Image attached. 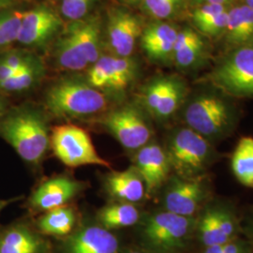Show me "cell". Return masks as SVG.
<instances>
[{"instance_id": "ffe728a7", "label": "cell", "mask_w": 253, "mask_h": 253, "mask_svg": "<svg viewBox=\"0 0 253 253\" xmlns=\"http://www.w3.org/2000/svg\"><path fill=\"white\" fill-rule=\"evenodd\" d=\"M225 43L232 50L253 44V10L243 2L229 8L226 30L223 34Z\"/></svg>"}, {"instance_id": "b9f144b4", "label": "cell", "mask_w": 253, "mask_h": 253, "mask_svg": "<svg viewBox=\"0 0 253 253\" xmlns=\"http://www.w3.org/2000/svg\"><path fill=\"white\" fill-rule=\"evenodd\" d=\"M146 253L144 251H136V250H129V251H126L125 253Z\"/></svg>"}, {"instance_id": "484cf974", "label": "cell", "mask_w": 253, "mask_h": 253, "mask_svg": "<svg viewBox=\"0 0 253 253\" xmlns=\"http://www.w3.org/2000/svg\"><path fill=\"white\" fill-rule=\"evenodd\" d=\"M44 68L40 59L35 57L30 63L20 69L8 81L0 84V92L4 95L20 94L33 88L42 80Z\"/></svg>"}, {"instance_id": "74e56055", "label": "cell", "mask_w": 253, "mask_h": 253, "mask_svg": "<svg viewBox=\"0 0 253 253\" xmlns=\"http://www.w3.org/2000/svg\"><path fill=\"white\" fill-rule=\"evenodd\" d=\"M16 5V0H0V11L5 9L14 8Z\"/></svg>"}, {"instance_id": "9a60e30c", "label": "cell", "mask_w": 253, "mask_h": 253, "mask_svg": "<svg viewBox=\"0 0 253 253\" xmlns=\"http://www.w3.org/2000/svg\"><path fill=\"white\" fill-rule=\"evenodd\" d=\"M208 57V45L205 36L191 27L179 29L173 48L172 63L183 73L197 71Z\"/></svg>"}, {"instance_id": "ab89813d", "label": "cell", "mask_w": 253, "mask_h": 253, "mask_svg": "<svg viewBox=\"0 0 253 253\" xmlns=\"http://www.w3.org/2000/svg\"><path fill=\"white\" fill-rule=\"evenodd\" d=\"M10 203L9 200H0V213L2 212V210L6 208L8 205Z\"/></svg>"}, {"instance_id": "4316f807", "label": "cell", "mask_w": 253, "mask_h": 253, "mask_svg": "<svg viewBox=\"0 0 253 253\" xmlns=\"http://www.w3.org/2000/svg\"><path fill=\"white\" fill-rule=\"evenodd\" d=\"M231 168L239 183L253 190V138L239 140L232 155Z\"/></svg>"}, {"instance_id": "52a82bcc", "label": "cell", "mask_w": 253, "mask_h": 253, "mask_svg": "<svg viewBox=\"0 0 253 253\" xmlns=\"http://www.w3.org/2000/svg\"><path fill=\"white\" fill-rule=\"evenodd\" d=\"M50 145L54 156L68 167L84 165L110 167V163L97 152L87 131L76 125L54 126L50 135Z\"/></svg>"}, {"instance_id": "2e32d148", "label": "cell", "mask_w": 253, "mask_h": 253, "mask_svg": "<svg viewBox=\"0 0 253 253\" xmlns=\"http://www.w3.org/2000/svg\"><path fill=\"white\" fill-rule=\"evenodd\" d=\"M178 32V27L164 21H157L144 27L140 39L147 57L155 63H172L173 48Z\"/></svg>"}, {"instance_id": "e575fe53", "label": "cell", "mask_w": 253, "mask_h": 253, "mask_svg": "<svg viewBox=\"0 0 253 253\" xmlns=\"http://www.w3.org/2000/svg\"><path fill=\"white\" fill-rule=\"evenodd\" d=\"M242 232L247 236V240L252 246L253 250V208L249 211L245 223L242 225Z\"/></svg>"}, {"instance_id": "3957f363", "label": "cell", "mask_w": 253, "mask_h": 253, "mask_svg": "<svg viewBox=\"0 0 253 253\" xmlns=\"http://www.w3.org/2000/svg\"><path fill=\"white\" fill-rule=\"evenodd\" d=\"M139 223V240L146 253H182L195 237L196 217L164 209L142 217Z\"/></svg>"}, {"instance_id": "ac0fdd59", "label": "cell", "mask_w": 253, "mask_h": 253, "mask_svg": "<svg viewBox=\"0 0 253 253\" xmlns=\"http://www.w3.org/2000/svg\"><path fill=\"white\" fill-rule=\"evenodd\" d=\"M119 241L99 225L83 227L69 237L66 253H118Z\"/></svg>"}, {"instance_id": "83f0119b", "label": "cell", "mask_w": 253, "mask_h": 253, "mask_svg": "<svg viewBox=\"0 0 253 253\" xmlns=\"http://www.w3.org/2000/svg\"><path fill=\"white\" fill-rule=\"evenodd\" d=\"M75 224V214L71 208H61L47 211L38 220V228L48 235L64 236L73 231Z\"/></svg>"}, {"instance_id": "e0dca14e", "label": "cell", "mask_w": 253, "mask_h": 253, "mask_svg": "<svg viewBox=\"0 0 253 253\" xmlns=\"http://www.w3.org/2000/svg\"><path fill=\"white\" fill-rule=\"evenodd\" d=\"M82 183L67 176H57L42 183L30 197V206L39 211L64 207L82 190Z\"/></svg>"}, {"instance_id": "603a6c76", "label": "cell", "mask_w": 253, "mask_h": 253, "mask_svg": "<svg viewBox=\"0 0 253 253\" xmlns=\"http://www.w3.org/2000/svg\"><path fill=\"white\" fill-rule=\"evenodd\" d=\"M195 238L203 249L229 241L218 225L215 201L210 200L196 216Z\"/></svg>"}, {"instance_id": "d4e9b609", "label": "cell", "mask_w": 253, "mask_h": 253, "mask_svg": "<svg viewBox=\"0 0 253 253\" xmlns=\"http://www.w3.org/2000/svg\"><path fill=\"white\" fill-rule=\"evenodd\" d=\"M54 58L57 66L70 72H80L89 66L74 42L72 34L66 28L55 42Z\"/></svg>"}, {"instance_id": "7402d4cb", "label": "cell", "mask_w": 253, "mask_h": 253, "mask_svg": "<svg viewBox=\"0 0 253 253\" xmlns=\"http://www.w3.org/2000/svg\"><path fill=\"white\" fill-rule=\"evenodd\" d=\"M43 240L25 225L10 226L0 233V253H43Z\"/></svg>"}, {"instance_id": "d6a6232c", "label": "cell", "mask_w": 253, "mask_h": 253, "mask_svg": "<svg viewBox=\"0 0 253 253\" xmlns=\"http://www.w3.org/2000/svg\"><path fill=\"white\" fill-rule=\"evenodd\" d=\"M230 7L224 5L217 4H201L193 6V9L190 11V20L193 26H197L201 23H204L209 19L214 18L218 14L228 10Z\"/></svg>"}, {"instance_id": "7a4b0ae2", "label": "cell", "mask_w": 253, "mask_h": 253, "mask_svg": "<svg viewBox=\"0 0 253 253\" xmlns=\"http://www.w3.org/2000/svg\"><path fill=\"white\" fill-rule=\"evenodd\" d=\"M0 137L28 163L41 162L50 145L45 118L28 105L8 110L0 119Z\"/></svg>"}, {"instance_id": "4dcf8cb0", "label": "cell", "mask_w": 253, "mask_h": 253, "mask_svg": "<svg viewBox=\"0 0 253 253\" xmlns=\"http://www.w3.org/2000/svg\"><path fill=\"white\" fill-rule=\"evenodd\" d=\"M97 0H60V12L71 22L86 18Z\"/></svg>"}, {"instance_id": "4fadbf2b", "label": "cell", "mask_w": 253, "mask_h": 253, "mask_svg": "<svg viewBox=\"0 0 253 253\" xmlns=\"http://www.w3.org/2000/svg\"><path fill=\"white\" fill-rule=\"evenodd\" d=\"M62 27L58 14L46 6H38L24 11L19 33L20 45L42 47L56 36Z\"/></svg>"}, {"instance_id": "f546056e", "label": "cell", "mask_w": 253, "mask_h": 253, "mask_svg": "<svg viewBox=\"0 0 253 253\" xmlns=\"http://www.w3.org/2000/svg\"><path fill=\"white\" fill-rule=\"evenodd\" d=\"M188 0H145L142 9L157 21H166L176 16Z\"/></svg>"}, {"instance_id": "ba28073f", "label": "cell", "mask_w": 253, "mask_h": 253, "mask_svg": "<svg viewBox=\"0 0 253 253\" xmlns=\"http://www.w3.org/2000/svg\"><path fill=\"white\" fill-rule=\"evenodd\" d=\"M211 198L208 174L195 178L172 175L164 185L163 209L183 217H196Z\"/></svg>"}, {"instance_id": "8fae6325", "label": "cell", "mask_w": 253, "mask_h": 253, "mask_svg": "<svg viewBox=\"0 0 253 253\" xmlns=\"http://www.w3.org/2000/svg\"><path fill=\"white\" fill-rule=\"evenodd\" d=\"M139 66L135 59L118 57L116 55H101L91 65L87 81L92 86L101 91L120 94L126 91L135 81Z\"/></svg>"}, {"instance_id": "cb8c5ba5", "label": "cell", "mask_w": 253, "mask_h": 253, "mask_svg": "<svg viewBox=\"0 0 253 253\" xmlns=\"http://www.w3.org/2000/svg\"><path fill=\"white\" fill-rule=\"evenodd\" d=\"M141 212L134 204L121 202L100 209L98 214L100 226L111 231L133 226L140 222Z\"/></svg>"}, {"instance_id": "836d02e7", "label": "cell", "mask_w": 253, "mask_h": 253, "mask_svg": "<svg viewBox=\"0 0 253 253\" xmlns=\"http://www.w3.org/2000/svg\"><path fill=\"white\" fill-rule=\"evenodd\" d=\"M201 253H253V250L247 239L237 237L223 244L204 248Z\"/></svg>"}, {"instance_id": "8992f818", "label": "cell", "mask_w": 253, "mask_h": 253, "mask_svg": "<svg viewBox=\"0 0 253 253\" xmlns=\"http://www.w3.org/2000/svg\"><path fill=\"white\" fill-rule=\"evenodd\" d=\"M206 80L231 98L253 99V44L233 49Z\"/></svg>"}, {"instance_id": "1f68e13d", "label": "cell", "mask_w": 253, "mask_h": 253, "mask_svg": "<svg viewBox=\"0 0 253 253\" xmlns=\"http://www.w3.org/2000/svg\"><path fill=\"white\" fill-rule=\"evenodd\" d=\"M228 11L229 9L215 16L214 18L209 19L208 21L195 26V30H197L200 34L205 37L215 38L223 36L228 23Z\"/></svg>"}, {"instance_id": "30bf717a", "label": "cell", "mask_w": 253, "mask_h": 253, "mask_svg": "<svg viewBox=\"0 0 253 253\" xmlns=\"http://www.w3.org/2000/svg\"><path fill=\"white\" fill-rule=\"evenodd\" d=\"M102 124L118 143L129 151H137L152 138V127L144 110L135 104H126L110 112Z\"/></svg>"}, {"instance_id": "277c9868", "label": "cell", "mask_w": 253, "mask_h": 253, "mask_svg": "<svg viewBox=\"0 0 253 253\" xmlns=\"http://www.w3.org/2000/svg\"><path fill=\"white\" fill-rule=\"evenodd\" d=\"M164 149L172 171L185 178L208 174L220 157L215 145L187 126L172 130Z\"/></svg>"}, {"instance_id": "9c48e42d", "label": "cell", "mask_w": 253, "mask_h": 253, "mask_svg": "<svg viewBox=\"0 0 253 253\" xmlns=\"http://www.w3.org/2000/svg\"><path fill=\"white\" fill-rule=\"evenodd\" d=\"M188 86L177 76L162 75L147 82L140 91V104L152 118L167 120L182 107L188 96Z\"/></svg>"}, {"instance_id": "60d3db41", "label": "cell", "mask_w": 253, "mask_h": 253, "mask_svg": "<svg viewBox=\"0 0 253 253\" xmlns=\"http://www.w3.org/2000/svg\"><path fill=\"white\" fill-rule=\"evenodd\" d=\"M243 3L253 10V0H243Z\"/></svg>"}, {"instance_id": "d590c367", "label": "cell", "mask_w": 253, "mask_h": 253, "mask_svg": "<svg viewBox=\"0 0 253 253\" xmlns=\"http://www.w3.org/2000/svg\"><path fill=\"white\" fill-rule=\"evenodd\" d=\"M236 0H191L193 6L201 5V4H217V5H224L231 7L234 5Z\"/></svg>"}, {"instance_id": "5bb4252c", "label": "cell", "mask_w": 253, "mask_h": 253, "mask_svg": "<svg viewBox=\"0 0 253 253\" xmlns=\"http://www.w3.org/2000/svg\"><path fill=\"white\" fill-rule=\"evenodd\" d=\"M133 166L145 182L146 195H153L163 188L172 171L164 147L149 142L137 150Z\"/></svg>"}, {"instance_id": "f35d334b", "label": "cell", "mask_w": 253, "mask_h": 253, "mask_svg": "<svg viewBox=\"0 0 253 253\" xmlns=\"http://www.w3.org/2000/svg\"><path fill=\"white\" fill-rule=\"evenodd\" d=\"M123 1L127 4H130V5H137V4L142 5L145 2V0H123Z\"/></svg>"}, {"instance_id": "6da1fadb", "label": "cell", "mask_w": 253, "mask_h": 253, "mask_svg": "<svg viewBox=\"0 0 253 253\" xmlns=\"http://www.w3.org/2000/svg\"><path fill=\"white\" fill-rule=\"evenodd\" d=\"M181 109L185 126L214 145L233 135L239 122V112L231 97L210 84L188 94Z\"/></svg>"}, {"instance_id": "f1b7e54d", "label": "cell", "mask_w": 253, "mask_h": 253, "mask_svg": "<svg viewBox=\"0 0 253 253\" xmlns=\"http://www.w3.org/2000/svg\"><path fill=\"white\" fill-rule=\"evenodd\" d=\"M24 11L15 8L0 11V54L17 42Z\"/></svg>"}, {"instance_id": "5b68a950", "label": "cell", "mask_w": 253, "mask_h": 253, "mask_svg": "<svg viewBox=\"0 0 253 253\" xmlns=\"http://www.w3.org/2000/svg\"><path fill=\"white\" fill-rule=\"evenodd\" d=\"M106 105L104 93L92 86L87 80L63 78L46 92V108L55 118H86L103 111Z\"/></svg>"}, {"instance_id": "8d00e7d4", "label": "cell", "mask_w": 253, "mask_h": 253, "mask_svg": "<svg viewBox=\"0 0 253 253\" xmlns=\"http://www.w3.org/2000/svg\"><path fill=\"white\" fill-rule=\"evenodd\" d=\"M9 102L5 95L0 92V119L5 116L9 110Z\"/></svg>"}, {"instance_id": "44dd1931", "label": "cell", "mask_w": 253, "mask_h": 253, "mask_svg": "<svg viewBox=\"0 0 253 253\" xmlns=\"http://www.w3.org/2000/svg\"><path fill=\"white\" fill-rule=\"evenodd\" d=\"M106 189L114 198L130 204L142 201L146 194L145 182L133 165L125 171L108 175Z\"/></svg>"}, {"instance_id": "7c38bea8", "label": "cell", "mask_w": 253, "mask_h": 253, "mask_svg": "<svg viewBox=\"0 0 253 253\" xmlns=\"http://www.w3.org/2000/svg\"><path fill=\"white\" fill-rule=\"evenodd\" d=\"M143 30V22L134 13L122 8L111 9L108 12L106 37L113 55L129 57Z\"/></svg>"}, {"instance_id": "d6986e66", "label": "cell", "mask_w": 253, "mask_h": 253, "mask_svg": "<svg viewBox=\"0 0 253 253\" xmlns=\"http://www.w3.org/2000/svg\"><path fill=\"white\" fill-rule=\"evenodd\" d=\"M72 34L74 42L86 61L95 63L100 56L101 22L98 16H90L71 22L66 27Z\"/></svg>"}]
</instances>
